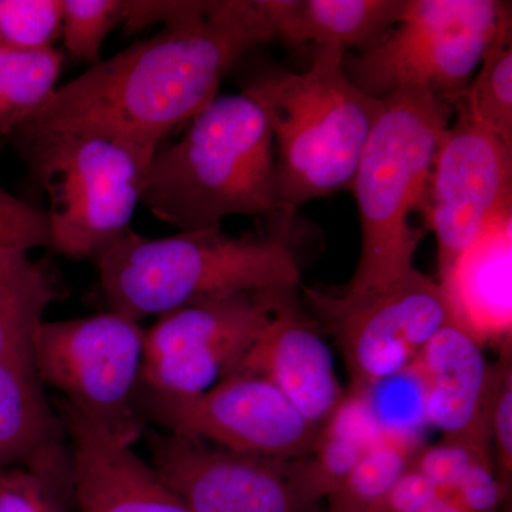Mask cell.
Wrapping results in <instances>:
<instances>
[{
	"label": "cell",
	"mask_w": 512,
	"mask_h": 512,
	"mask_svg": "<svg viewBox=\"0 0 512 512\" xmlns=\"http://www.w3.org/2000/svg\"><path fill=\"white\" fill-rule=\"evenodd\" d=\"M271 40L254 0L207 2L197 18L93 64L13 134L19 146L60 134H103L156 156L175 127L218 96L234 64Z\"/></svg>",
	"instance_id": "1"
},
{
	"label": "cell",
	"mask_w": 512,
	"mask_h": 512,
	"mask_svg": "<svg viewBox=\"0 0 512 512\" xmlns=\"http://www.w3.org/2000/svg\"><path fill=\"white\" fill-rule=\"evenodd\" d=\"M285 232L235 238L218 228L147 238L130 228L93 259L111 312L140 322L237 293L299 291L301 268Z\"/></svg>",
	"instance_id": "2"
},
{
	"label": "cell",
	"mask_w": 512,
	"mask_h": 512,
	"mask_svg": "<svg viewBox=\"0 0 512 512\" xmlns=\"http://www.w3.org/2000/svg\"><path fill=\"white\" fill-rule=\"evenodd\" d=\"M181 232L221 228L232 215H278L274 138L247 92L217 96L158 148L143 200Z\"/></svg>",
	"instance_id": "3"
},
{
	"label": "cell",
	"mask_w": 512,
	"mask_h": 512,
	"mask_svg": "<svg viewBox=\"0 0 512 512\" xmlns=\"http://www.w3.org/2000/svg\"><path fill=\"white\" fill-rule=\"evenodd\" d=\"M343 50L315 47L302 73L265 74L245 89L274 138L281 227L306 202L350 190L382 100L353 84Z\"/></svg>",
	"instance_id": "4"
},
{
	"label": "cell",
	"mask_w": 512,
	"mask_h": 512,
	"mask_svg": "<svg viewBox=\"0 0 512 512\" xmlns=\"http://www.w3.org/2000/svg\"><path fill=\"white\" fill-rule=\"evenodd\" d=\"M382 103L350 187L362 247L346 292L386 288L414 269L424 229L412 217L424 215L434 156L453 119L447 101L417 90H400Z\"/></svg>",
	"instance_id": "5"
},
{
	"label": "cell",
	"mask_w": 512,
	"mask_h": 512,
	"mask_svg": "<svg viewBox=\"0 0 512 512\" xmlns=\"http://www.w3.org/2000/svg\"><path fill=\"white\" fill-rule=\"evenodd\" d=\"M510 16V3L497 0H406L382 42L345 53L343 69L373 99L417 90L450 104L467 89Z\"/></svg>",
	"instance_id": "6"
},
{
	"label": "cell",
	"mask_w": 512,
	"mask_h": 512,
	"mask_svg": "<svg viewBox=\"0 0 512 512\" xmlns=\"http://www.w3.org/2000/svg\"><path fill=\"white\" fill-rule=\"evenodd\" d=\"M20 148L49 195L50 248L93 259L130 229L154 156L96 133L60 134Z\"/></svg>",
	"instance_id": "7"
},
{
	"label": "cell",
	"mask_w": 512,
	"mask_h": 512,
	"mask_svg": "<svg viewBox=\"0 0 512 512\" xmlns=\"http://www.w3.org/2000/svg\"><path fill=\"white\" fill-rule=\"evenodd\" d=\"M140 322L109 312L37 329L33 362L40 384L63 394L70 406L126 446L144 427L136 393L143 367Z\"/></svg>",
	"instance_id": "8"
},
{
	"label": "cell",
	"mask_w": 512,
	"mask_h": 512,
	"mask_svg": "<svg viewBox=\"0 0 512 512\" xmlns=\"http://www.w3.org/2000/svg\"><path fill=\"white\" fill-rule=\"evenodd\" d=\"M301 288L312 319L333 336L345 360L349 393L414 365L427 342L451 322L439 281L416 268L377 291Z\"/></svg>",
	"instance_id": "9"
},
{
	"label": "cell",
	"mask_w": 512,
	"mask_h": 512,
	"mask_svg": "<svg viewBox=\"0 0 512 512\" xmlns=\"http://www.w3.org/2000/svg\"><path fill=\"white\" fill-rule=\"evenodd\" d=\"M136 404L146 423L242 456L298 460L315 450L322 434L274 384L254 373H231L192 397L167 396L140 383Z\"/></svg>",
	"instance_id": "10"
},
{
	"label": "cell",
	"mask_w": 512,
	"mask_h": 512,
	"mask_svg": "<svg viewBox=\"0 0 512 512\" xmlns=\"http://www.w3.org/2000/svg\"><path fill=\"white\" fill-rule=\"evenodd\" d=\"M289 292L237 293L158 316L144 335L140 383L198 396L231 375Z\"/></svg>",
	"instance_id": "11"
},
{
	"label": "cell",
	"mask_w": 512,
	"mask_h": 512,
	"mask_svg": "<svg viewBox=\"0 0 512 512\" xmlns=\"http://www.w3.org/2000/svg\"><path fill=\"white\" fill-rule=\"evenodd\" d=\"M431 167L424 221L437 241L439 275L504 212L512 211V144L454 99Z\"/></svg>",
	"instance_id": "12"
},
{
	"label": "cell",
	"mask_w": 512,
	"mask_h": 512,
	"mask_svg": "<svg viewBox=\"0 0 512 512\" xmlns=\"http://www.w3.org/2000/svg\"><path fill=\"white\" fill-rule=\"evenodd\" d=\"M158 476L194 512H328L309 493L296 460L231 453L175 434H148Z\"/></svg>",
	"instance_id": "13"
},
{
	"label": "cell",
	"mask_w": 512,
	"mask_h": 512,
	"mask_svg": "<svg viewBox=\"0 0 512 512\" xmlns=\"http://www.w3.org/2000/svg\"><path fill=\"white\" fill-rule=\"evenodd\" d=\"M235 372L265 377L320 431L348 399L319 326L302 313L298 292L279 302Z\"/></svg>",
	"instance_id": "14"
},
{
	"label": "cell",
	"mask_w": 512,
	"mask_h": 512,
	"mask_svg": "<svg viewBox=\"0 0 512 512\" xmlns=\"http://www.w3.org/2000/svg\"><path fill=\"white\" fill-rule=\"evenodd\" d=\"M57 416L70 440L72 497L79 512H194L153 466L66 400Z\"/></svg>",
	"instance_id": "15"
},
{
	"label": "cell",
	"mask_w": 512,
	"mask_h": 512,
	"mask_svg": "<svg viewBox=\"0 0 512 512\" xmlns=\"http://www.w3.org/2000/svg\"><path fill=\"white\" fill-rule=\"evenodd\" d=\"M483 346L456 323L448 322L427 342L416 365L426 386L430 427L444 439L491 447L488 409L494 386V365Z\"/></svg>",
	"instance_id": "16"
},
{
	"label": "cell",
	"mask_w": 512,
	"mask_h": 512,
	"mask_svg": "<svg viewBox=\"0 0 512 512\" xmlns=\"http://www.w3.org/2000/svg\"><path fill=\"white\" fill-rule=\"evenodd\" d=\"M511 274L512 211L495 218L440 275L451 322L481 346L511 343Z\"/></svg>",
	"instance_id": "17"
},
{
	"label": "cell",
	"mask_w": 512,
	"mask_h": 512,
	"mask_svg": "<svg viewBox=\"0 0 512 512\" xmlns=\"http://www.w3.org/2000/svg\"><path fill=\"white\" fill-rule=\"evenodd\" d=\"M274 40L365 52L399 22L406 0H254Z\"/></svg>",
	"instance_id": "18"
},
{
	"label": "cell",
	"mask_w": 512,
	"mask_h": 512,
	"mask_svg": "<svg viewBox=\"0 0 512 512\" xmlns=\"http://www.w3.org/2000/svg\"><path fill=\"white\" fill-rule=\"evenodd\" d=\"M64 436L39 379L0 366V471L63 460Z\"/></svg>",
	"instance_id": "19"
},
{
	"label": "cell",
	"mask_w": 512,
	"mask_h": 512,
	"mask_svg": "<svg viewBox=\"0 0 512 512\" xmlns=\"http://www.w3.org/2000/svg\"><path fill=\"white\" fill-rule=\"evenodd\" d=\"M59 289L42 266L23 252L0 251V366L36 376L37 329Z\"/></svg>",
	"instance_id": "20"
},
{
	"label": "cell",
	"mask_w": 512,
	"mask_h": 512,
	"mask_svg": "<svg viewBox=\"0 0 512 512\" xmlns=\"http://www.w3.org/2000/svg\"><path fill=\"white\" fill-rule=\"evenodd\" d=\"M359 404L377 441L416 454L430 429L426 386L416 365L349 393Z\"/></svg>",
	"instance_id": "21"
},
{
	"label": "cell",
	"mask_w": 512,
	"mask_h": 512,
	"mask_svg": "<svg viewBox=\"0 0 512 512\" xmlns=\"http://www.w3.org/2000/svg\"><path fill=\"white\" fill-rule=\"evenodd\" d=\"M63 55L53 47L16 50L0 45V133H15L57 92Z\"/></svg>",
	"instance_id": "22"
},
{
	"label": "cell",
	"mask_w": 512,
	"mask_h": 512,
	"mask_svg": "<svg viewBox=\"0 0 512 512\" xmlns=\"http://www.w3.org/2000/svg\"><path fill=\"white\" fill-rule=\"evenodd\" d=\"M481 126L512 144V26L503 23L483 62L456 97Z\"/></svg>",
	"instance_id": "23"
},
{
	"label": "cell",
	"mask_w": 512,
	"mask_h": 512,
	"mask_svg": "<svg viewBox=\"0 0 512 512\" xmlns=\"http://www.w3.org/2000/svg\"><path fill=\"white\" fill-rule=\"evenodd\" d=\"M414 454L376 441L326 498L328 512H373L412 464Z\"/></svg>",
	"instance_id": "24"
},
{
	"label": "cell",
	"mask_w": 512,
	"mask_h": 512,
	"mask_svg": "<svg viewBox=\"0 0 512 512\" xmlns=\"http://www.w3.org/2000/svg\"><path fill=\"white\" fill-rule=\"evenodd\" d=\"M70 497L72 471L28 467L0 471V512H66Z\"/></svg>",
	"instance_id": "25"
},
{
	"label": "cell",
	"mask_w": 512,
	"mask_h": 512,
	"mask_svg": "<svg viewBox=\"0 0 512 512\" xmlns=\"http://www.w3.org/2000/svg\"><path fill=\"white\" fill-rule=\"evenodd\" d=\"M62 23V0H0V45L10 49L52 47Z\"/></svg>",
	"instance_id": "26"
},
{
	"label": "cell",
	"mask_w": 512,
	"mask_h": 512,
	"mask_svg": "<svg viewBox=\"0 0 512 512\" xmlns=\"http://www.w3.org/2000/svg\"><path fill=\"white\" fill-rule=\"evenodd\" d=\"M62 35L67 52L96 64L104 39L123 22V0H62Z\"/></svg>",
	"instance_id": "27"
},
{
	"label": "cell",
	"mask_w": 512,
	"mask_h": 512,
	"mask_svg": "<svg viewBox=\"0 0 512 512\" xmlns=\"http://www.w3.org/2000/svg\"><path fill=\"white\" fill-rule=\"evenodd\" d=\"M488 430L495 450V471L510 494L512 478V369L511 345L504 346L494 365V386L488 409Z\"/></svg>",
	"instance_id": "28"
},
{
	"label": "cell",
	"mask_w": 512,
	"mask_h": 512,
	"mask_svg": "<svg viewBox=\"0 0 512 512\" xmlns=\"http://www.w3.org/2000/svg\"><path fill=\"white\" fill-rule=\"evenodd\" d=\"M490 446L470 441L443 439L436 446L423 447L412 458V467L443 493L451 494L480 456H491Z\"/></svg>",
	"instance_id": "29"
},
{
	"label": "cell",
	"mask_w": 512,
	"mask_h": 512,
	"mask_svg": "<svg viewBox=\"0 0 512 512\" xmlns=\"http://www.w3.org/2000/svg\"><path fill=\"white\" fill-rule=\"evenodd\" d=\"M52 231L47 211L0 187V251L23 252L50 247Z\"/></svg>",
	"instance_id": "30"
},
{
	"label": "cell",
	"mask_w": 512,
	"mask_h": 512,
	"mask_svg": "<svg viewBox=\"0 0 512 512\" xmlns=\"http://www.w3.org/2000/svg\"><path fill=\"white\" fill-rule=\"evenodd\" d=\"M207 2H144L123 0V22L127 29L141 30L154 23L165 26L177 25L197 18L205 10Z\"/></svg>",
	"instance_id": "31"
},
{
	"label": "cell",
	"mask_w": 512,
	"mask_h": 512,
	"mask_svg": "<svg viewBox=\"0 0 512 512\" xmlns=\"http://www.w3.org/2000/svg\"><path fill=\"white\" fill-rule=\"evenodd\" d=\"M419 512H470L466 507L460 504L456 498L451 497L450 494L443 493L439 490V493L434 495L433 498L424 505Z\"/></svg>",
	"instance_id": "32"
}]
</instances>
